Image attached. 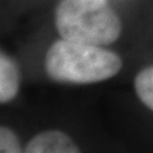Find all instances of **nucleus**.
Instances as JSON below:
<instances>
[{
  "mask_svg": "<svg viewBox=\"0 0 153 153\" xmlns=\"http://www.w3.org/2000/svg\"><path fill=\"white\" fill-rule=\"evenodd\" d=\"M61 38L105 46L121 33V22L107 0H61L55 12Z\"/></svg>",
  "mask_w": 153,
  "mask_h": 153,
  "instance_id": "obj_2",
  "label": "nucleus"
},
{
  "mask_svg": "<svg viewBox=\"0 0 153 153\" xmlns=\"http://www.w3.org/2000/svg\"><path fill=\"white\" fill-rule=\"evenodd\" d=\"M25 151L27 153H75L79 152V148L63 131L47 130L33 137Z\"/></svg>",
  "mask_w": 153,
  "mask_h": 153,
  "instance_id": "obj_3",
  "label": "nucleus"
},
{
  "mask_svg": "<svg viewBox=\"0 0 153 153\" xmlns=\"http://www.w3.org/2000/svg\"><path fill=\"white\" fill-rule=\"evenodd\" d=\"M121 65L120 56L115 52L65 38L56 41L45 57L46 73L61 83H97L112 78Z\"/></svg>",
  "mask_w": 153,
  "mask_h": 153,
  "instance_id": "obj_1",
  "label": "nucleus"
},
{
  "mask_svg": "<svg viewBox=\"0 0 153 153\" xmlns=\"http://www.w3.org/2000/svg\"><path fill=\"white\" fill-rule=\"evenodd\" d=\"M134 84L139 100L153 111V66L143 69L135 76Z\"/></svg>",
  "mask_w": 153,
  "mask_h": 153,
  "instance_id": "obj_5",
  "label": "nucleus"
},
{
  "mask_svg": "<svg viewBox=\"0 0 153 153\" xmlns=\"http://www.w3.org/2000/svg\"><path fill=\"white\" fill-rule=\"evenodd\" d=\"M21 84V73L17 63L0 51V103L16 97Z\"/></svg>",
  "mask_w": 153,
  "mask_h": 153,
  "instance_id": "obj_4",
  "label": "nucleus"
},
{
  "mask_svg": "<svg viewBox=\"0 0 153 153\" xmlns=\"http://www.w3.org/2000/svg\"><path fill=\"white\" fill-rule=\"evenodd\" d=\"M22 151L16 133L9 128L0 126V153H18Z\"/></svg>",
  "mask_w": 153,
  "mask_h": 153,
  "instance_id": "obj_6",
  "label": "nucleus"
}]
</instances>
